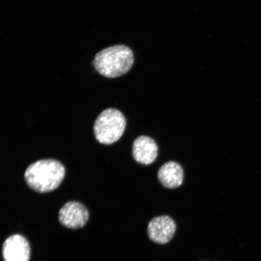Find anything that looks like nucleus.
Here are the masks:
<instances>
[{"label":"nucleus","mask_w":261,"mask_h":261,"mask_svg":"<svg viewBox=\"0 0 261 261\" xmlns=\"http://www.w3.org/2000/svg\"><path fill=\"white\" fill-rule=\"evenodd\" d=\"M133 52L124 45H116L103 49L96 55L93 65L102 76L114 78L122 76L132 68Z\"/></svg>","instance_id":"nucleus-2"},{"label":"nucleus","mask_w":261,"mask_h":261,"mask_svg":"<svg viewBox=\"0 0 261 261\" xmlns=\"http://www.w3.org/2000/svg\"><path fill=\"white\" fill-rule=\"evenodd\" d=\"M184 169L179 163L170 161L165 163L158 172V178L163 186L169 189L180 187L184 181Z\"/></svg>","instance_id":"nucleus-8"},{"label":"nucleus","mask_w":261,"mask_h":261,"mask_svg":"<svg viewBox=\"0 0 261 261\" xmlns=\"http://www.w3.org/2000/svg\"><path fill=\"white\" fill-rule=\"evenodd\" d=\"M89 211L83 204L70 201L65 204L59 212V221L63 226L78 229L84 227L89 221Z\"/></svg>","instance_id":"nucleus-5"},{"label":"nucleus","mask_w":261,"mask_h":261,"mask_svg":"<svg viewBox=\"0 0 261 261\" xmlns=\"http://www.w3.org/2000/svg\"><path fill=\"white\" fill-rule=\"evenodd\" d=\"M177 225L172 218L168 215L153 218L149 222L147 233L149 240L158 244L169 243L174 238Z\"/></svg>","instance_id":"nucleus-4"},{"label":"nucleus","mask_w":261,"mask_h":261,"mask_svg":"<svg viewBox=\"0 0 261 261\" xmlns=\"http://www.w3.org/2000/svg\"><path fill=\"white\" fill-rule=\"evenodd\" d=\"M125 116L119 110L108 109L97 117L94 125V133L97 141L111 145L119 140L126 128Z\"/></svg>","instance_id":"nucleus-3"},{"label":"nucleus","mask_w":261,"mask_h":261,"mask_svg":"<svg viewBox=\"0 0 261 261\" xmlns=\"http://www.w3.org/2000/svg\"><path fill=\"white\" fill-rule=\"evenodd\" d=\"M132 153L136 162L150 165L158 156V146L155 140L150 137L140 136L133 143Z\"/></svg>","instance_id":"nucleus-7"},{"label":"nucleus","mask_w":261,"mask_h":261,"mask_svg":"<svg viewBox=\"0 0 261 261\" xmlns=\"http://www.w3.org/2000/svg\"><path fill=\"white\" fill-rule=\"evenodd\" d=\"M3 256L5 261H29L30 245L24 237L14 234L3 244Z\"/></svg>","instance_id":"nucleus-6"},{"label":"nucleus","mask_w":261,"mask_h":261,"mask_svg":"<svg viewBox=\"0 0 261 261\" xmlns=\"http://www.w3.org/2000/svg\"><path fill=\"white\" fill-rule=\"evenodd\" d=\"M65 170L62 163L55 160H41L26 169L24 178L33 190L46 193L55 190L63 181Z\"/></svg>","instance_id":"nucleus-1"}]
</instances>
